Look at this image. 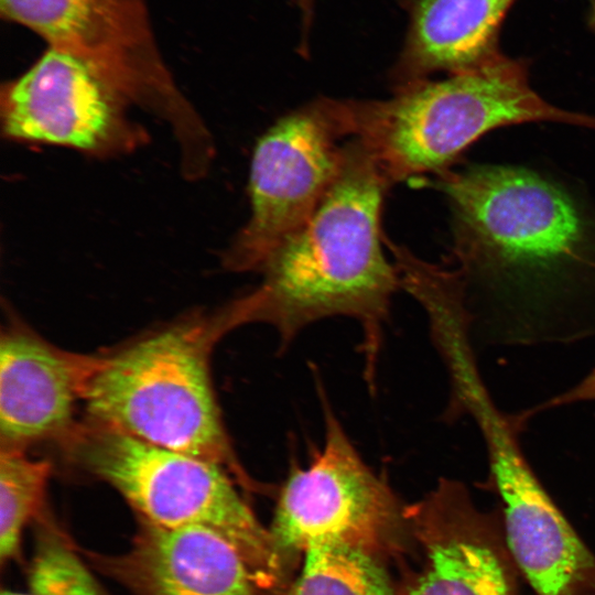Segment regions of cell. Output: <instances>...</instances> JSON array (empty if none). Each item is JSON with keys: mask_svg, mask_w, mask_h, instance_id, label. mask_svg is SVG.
Instances as JSON below:
<instances>
[{"mask_svg": "<svg viewBox=\"0 0 595 595\" xmlns=\"http://www.w3.org/2000/svg\"><path fill=\"white\" fill-rule=\"evenodd\" d=\"M52 464L24 450L0 451V560L17 558L28 524L42 516Z\"/></svg>", "mask_w": 595, "mask_h": 595, "instance_id": "2e32d148", "label": "cell"}, {"mask_svg": "<svg viewBox=\"0 0 595 595\" xmlns=\"http://www.w3.org/2000/svg\"><path fill=\"white\" fill-rule=\"evenodd\" d=\"M512 421L482 437L488 483L499 499L501 527L519 575L536 595H595V554L553 501L526 457Z\"/></svg>", "mask_w": 595, "mask_h": 595, "instance_id": "30bf717a", "label": "cell"}, {"mask_svg": "<svg viewBox=\"0 0 595 595\" xmlns=\"http://www.w3.org/2000/svg\"><path fill=\"white\" fill-rule=\"evenodd\" d=\"M589 22L595 30V0L589 1Z\"/></svg>", "mask_w": 595, "mask_h": 595, "instance_id": "d6986e66", "label": "cell"}, {"mask_svg": "<svg viewBox=\"0 0 595 595\" xmlns=\"http://www.w3.org/2000/svg\"><path fill=\"white\" fill-rule=\"evenodd\" d=\"M93 561L136 595H278L234 543L202 526L141 522L127 551Z\"/></svg>", "mask_w": 595, "mask_h": 595, "instance_id": "4fadbf2b", "label": "cell"}, {"mask_svg": "<svg viewBox=\"0 0 595 595\" xmlns=\"http://www.w3.org/2000/svg\"><path fill=\"white\" fill-rule=\"evenodd\" d=\"M584 402H595V367L571 388L521 412L529 421L541 412Z\"/></svg>", "mask_w": 595, "mask_h": 595, "instance_id": "ac0fdd59", "label": "cell"}, {"mask_svg": "<svg viewBox=\"0 0 595 595\" xmlns=\"http://www.w3.org/2000/svg\"><path fill=\"white\" fill-rule=\"evenodd\" d=\"M389 185L363 143L348 139L340 169L311 218L266 259L258 286L227 305L234 326L271 325L282 350L315 322L353 318L361 328L365 377L372 388L383 326L400 288L380 240Z\"/></svg>", "mask_w": 595, "mask_h": 595, "instance_id": "7a4b0ae2", "label": "cell"}, {"mask_svg": "<svg viewBox=\"0 0 595 595\" xmlns=\"http://www.w3.org/2000/svg\"><path fill=\"white\" fill-rule=\"evenodd\" d=\"M404 515L419 563L397 595H519L499 509L477 508L462 482L441 478Z\"/></svg>", "mask_w": 595, "mask_h": 595, "instance_id": "8fae6325", "label": "cell"}, {"mask_svg": "<svg viewBox=\"0 0 595 595\" xmlns=\"http://www.w3.org/2000/svg\"><path fill=\"white\" fill-rule=\"evenodd\" d=\"M474 344L595 336V247L572 198L540 175L476 165L440 173Z\"/></svg>", "mask_w": 595, "mask_h": 595, "instance_id": "6da1fadb", "label": "cell"}, {"mask_svg": "<svg viewBox=\"0 0 595 595\" xmlns=\"http://www.w3.org/2000/svg\"><path fill=\"white\" fill-rule=\"evenodd\" d=\"M221 311L149 335L105 360L84 397L86 420L137 440L218 463L257 490L223 423L209 374Z\"/></svg>", "mask_w": 595, "mask_h": 595, "instance_id": "277c9868", "label": "cell"}, {"mask_svg": "<svg viewBox=\"0 0 595 595\" xmlns=\"http://www.w3.org/2000/svg\"><path fill=\"white\" fill-rule=\"evenodd\" d=\"M350 138L359 140L389 184L444 172L496 128L553 121L595 129V117L544 100L527 65L501 52L439 82L423 80L387 100H343Z\"/></svg>", "mask_w": 595, "mask_h": 595, "instance_id": "3957f363", "label": "cell"}, {"mask_svg": "<svg viewBox=\"0 0 595 595\" xmlns=\"http://www.w3.org/2000/svg\"><path fill=\"white\" fill-rule=\"evenodd\" d=\"M25 591L1 595H110L53 523L41 524L29 565Z\"/></svg>", "mask_w": 595, "mask_h": 595, "instance_id": "e0dca14e", "label": "cell"}, {"mask_svg": "<svg viewBox=\"0 0 595 595\" xmlns=\"http://www.w3.org/2000/svg\"><path fill=\"white\" fill-rule=\"evenodd\" d=\"M299 556V573L285 595H397L388 559L349 537L311 539Z\"/></svg>", "mask_w": 595, "mask_h": 595, "instance_id": "9a60e30c", "label": "cell"}, {"mask_svg": "<svg viewBox=\"0 0 595 595\" xmlns=\"http://www.w3.org/2000/svg\"><path fill=\"white\" fill-rule=\"evenodd\" d=\"M61 443L73 463L113 487L141 522L210 528L238 548L269 589L285 593L292 561L258 520L228 468L87 420Z\"/></svg>", "mask_w": 595, "mask_h": 595, "instance_id": "5b68a950", "label": "cell"}, {"mask_svg": "<svg viewBox=\"0 0 595 595\" xmlns=\"http://www.w3.org/2000/svg\"><path fill=\"white\" fill-rule=\"evenodd\" d=\"M0 15L46 46L94 64L175 140H190L203 128L164 61L148 0H0Z\"/></svg>", "mask_w": 595, "mask_h": 595, "instance_id": "8992f818", "label": "cell"}, {"mask_svg": "<svg viewBox=\"0 0 595 595\" xmlns=\"http://www.w3.org/2000/svg\"><path fill=\"white\" fill-rule=\"evenodd\" d=\"M324 437L306 466L292 462L270 528L291 559L311 539L339 533L386 558L402 551L405 506L363 458L316 378Z\"/></svg>", "mask_w": 595, "mask_h": 595, "instance_id": "ba28073f", "label": "cell"}, {"mask_svg": "<svg viewBox=\"0 0 595 595\" xmlns=\"http://www.w3.org/2000/svg\"><path fill=\"white\" fill-rule=\"evenodd\" d=\"M127 95L90 62L46 46L0 90L4 138L68 148L96 158L129 154L148 134L129 116Z\"/></svg>", "mask_w": 595, "mask_h": 595, "instance_id": "9c48e42d", "label": "cell"}, {"mask_svg": "<svg viewBox=\"0 0 595 595\" xmlns=\"http://www.w3.org/2000/svg\"><path fill=\"white\" fill-rule=\"evenodd\" d=\"M350 138L342 100L318 99L280 118L251 160V214L224 253L230 271H258L313 215L333 184Z\"/></svg>", "mask_w": 595, "mask_h": 595, "instance_id": "52a82bcc", "label": "cell"}, {"mask_svg": "<svg viewBox=\"0 0 595 595\" xmlns=\"http://www.w3.org/2000/svg\"><path fill=\"white\" fill-rule=\"evenodd\" d=\"M105 355L62 349L19 326L0 338L1 448L26 450L46 440L60 443L72 432L77 402Z\"/></svg>", "mask_w": 595, "mask_h": 595, "instance_id": "7c38bea8", "label": "cell"}, {"mask_svg": "<svg viewBox=\"0 0 595 595\" xmlns=\"http://www.w3.org/2000/svg\"><path fill=\"white\" fill-rule=\"evenodd\" d=\"M515 1L418 0L393 74L396 90L437 71L453 74L472 68L499 53V29Z\"/></svg>", "mask_w": 595, "mask_h": 595, "instance_id": "5bb4252c", "label": "cell"}]
</instances>
